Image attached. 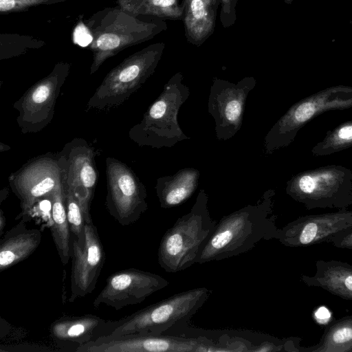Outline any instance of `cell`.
I'll return each mask as SVG.
<instances>
[{
    "label": "cell",
    "instance_id": "obj_28",
    "mask_svg": "<svg viewBox=\"0 0 352 352\" xmlns=\"http://www.w3.org/2000/svg\"><path fill=\"white\" fill-rule=\"evenodd\" d=\"M65 205L67 220L72 236L80 244L85 242V216L84 211L73 192L65 185Z\"/></svg>",
    "mask_w": 352,
    "mask_h": 352
},
{
    "label": "cell",
    "instance_id": "obj_1",
    "mask_svg": "<svg viewBox=\"0 0 352 352\" xmlns=\"http://www.w3.org/2000/svg\"><path fill=\"white\" fill-rule=\"evenodd\" d=\"M275 190L268 189L254 204L223 216L201 248L196 263L230 258L249 252L263 241L276 239Z\"/></svg>",
    "mask_w": 352,
    "mask_h": 352
},
{
    "label": "cell",
    "instance_id": "obj_22",
    "mask_svg": "<svg viewBox=\"0 0 352 352\" xmlns=\"http://www.w3.org/2000/svg\"><path fill=\"white\" fill-rule=\"evenodd\" d=\"M217 0H186L184 24L188 38L200 44L212 32Z\"/></svg>",
    "mask_w": 352,
    "mask_h": 352
},
{
    "label": "cell",
    "instance_id": "obj_29",
    "mask_svg": "<svg viewBox=\"0 0 352 352\" xmlns=\"http://www.w3.org/2000/svg\"><path fill=\"white\" fill-rule=\"evenodd\" d=\"M66 0H0L1 14L24 12L30 8L43 5H52L64 2Z\"/></svg>",
    "mask_w": 352,
    "mask_h": 352
},
{
    "label": "cell",
    "instance_id": "obj_8",
    "mask_svg": "<svg viewBox=\"0 0 352 352\" xmlns=\"http://www.w3.org/2000/svg\"><path fill=\"white\" fill-rule=\"evenodd\" d=\"M352 107V86L337 85L319 91L294 104L264 138V151L271 155L288 146L311 120L332 110Z\"/></svg>",
    "mask_w": 352,
    "mask_h": 352
},
{
    "label": "cell",
    "instance_id": "obj_27",
    "mask_svg": "<svg viewBox=\"0 0 352 352\" xmlns=\"http://www.w3.org/2000/svg\"><path fill=\"white\" fill-rule=\"evenodd\" d=\"M1 60L19 56L28 50L38 49L45 45L41 40L19 34H1Z\"/></svg>",
    "mask_w": 352,
    "mask_h": 352
},
{
    "label": "cell",
    "instance_id": "obj_21",
    "mask_svg": "<svg viewBox=\"0 0 352 352\" xmlns=\"http://www.w3.org/2000/svg\"><path fill=\"white\" fill-rule=\"evenodd\" d=\"M199 171L195 168H184L173 175L160 177L155 189L160 206L171 208L186 202L198 186Z\"/></svg>",
    "mask_w": 352,
    "mask_h": 352
},
{
    "label": "cell",
    "instance_id": "obj_12",
    "mask_svg": "<svg viewBox=\"0 0 352 352\" xmlns=\"http://www.w3.org/2000/svg\"><path fill=\"white\" fill-rule=\"evenodd\" d=\"M213 340L175 335L130 333L102 336L78 346L76 352H206L215 351Z\"/></svg>",
    "mask_w": 352,
    "mask_h": 352
},
{
    "label": "cell",
    "instance_id": "obj_14",
    "mask_svg": "<svg viewBox=\"0 0 352 352\" xmlns=\"http://www.w3.org/2000/svg\"><path fill=\"white\" fill-rule=\"evenodd\" d=\"M169 282L162 276L135 268H129L110 275L106 284L93 302L96 309L102 305L120 310L140 304Z\"/></svg>",
    "mask_w": 352,
    "mask_h": 352
},
{
    "label": "cell",
    "instance_id": "obj_33",
    "mask_svg": "<svg viewBox=\"0 0 352 352\" xmlns=\"http://www.w3.org/2000/svg\"><path fill=\"white\" fill-rule=\"evenodd\" d=\"M144 0H117V5L121 8L132 12Z\"/></svg>",
    "mask_w": 352,
    "mask_h": 352
},
{
    "label": "cell",
    "instance_id": "obj_10",
    "mask_svg": "<svg viewBox=\"0 0 352 352\" xmlns=\"http://www.w3.org/2000/svg\"><path fill=\"white\" fill-rule=\"evenodd\" d=\"M106 208L121 226L136 222L147 210L146 190L134 171L122 162L106 159Z\"/></svg>",
    "mask_w": 352,
    "mask_h": 352
},
{
    "label": "cell",
    "instance_id": "obj_30",
    "mask_svg": "<svg viewBox=\"0 0 352 352\" xmlns=\"http://www.w3.org/2000/svg\"><path fill=\"white\" fill-rule=\"evenodd\" d=\"M92 36L85 22L80 21L73 32V41L81 47H87L92 42Z\"/></svg>",
    "mask_w": 352,
    "mask_h": 352
},
{
    "label": "cell",
    "instance_id": "obj_34",
    "mask_svg": "<svg viewBox=\"0 0 352 352\" xmlns=\"http://www.w3.org/2000/svg\"><path fill=\"white\" fill-rule=\"evenodd\" d=\"M6 226V217L2 210H0V235L2 236Z\"/></svg>",
    "mask_w": 352,
    "mask_h": 352
},
{
    "label": "cell",
    "instance_id": "obj_7",
    "mask_svg": "<svg viewBox=\"0 0 352 352\" xmlns=\"http://www.w3.org/2000/svg\"><path fill=\"white\" fill-rule=\"evenodd\" d=\"M164 43L151 45L112 69L87 102L88 109L109 111L124 102L153 75L161 58Z\"/></svg>",
    "mask_w": 352,
    "mask_h": 352
},
{
    "label": "cell",
    "instance_id": "obj_19",
    "mask_svg": "<svg viewBox=\"0 0 352 352\" xmlns=\"http://www.w3.org/2000/svg\"><path fill=\"white\" fill-rule=\"evenodd\" d=\"M301 281L309 287H320L345 300H352V265L336 261L318 260L316 273L302 275Z\"/></svg>",
    "mask_w": 352,
    "mask_h": 352
},
{
    "label": "cell",
    "instance_id": "obj_9",
    "mask_svg": "<svg viewBox=\"0 0 352 352\" xmlns=\"http://www.w3.org/2000/svg\"><path fill=\"white\" fill-rule=\"evenodd\" d=\"M67 162L60 152L36 157L10 175L12 192L19 199L22 213L29 215L34 205L65 183Z\"/></svg>",
    "mask_w": 352,
    "mask_h": 352
},
{
    "label": "cell",
    "instance_id": "obj_20",
    "mask_svg": "<svg viewBox=\"0 0 352 352\" xmlns=\"http://www.w3.org/2000/svg\"><path fill=\"white\" fill-rule=\"evenodd\" d=\"M41 237V230L27 228L24 219L7 231L0 240V272L28 258L38 248Z\"/></svg>",
    "mask_w": 352,
    "mask_h": 352
},
{
    "label": "cell",
    "instance_id": "obj_25",
    "mask_svg": "<svg viewBox=\"0 0 352 352\" xmlns=\"http://www.w3.org/2000/svg\"><path fill=\"white\" fill-rule=\"evenodd\" d=\"M352 147V120L326 133L324 138L311 149L316 157L327 156Z\"/></svg>",
    "mask_w": 352,
    "mask_h": 352
},
{
    "label": "cell",
    "instance_id": "obj_3",
    "mask_svg": "<svg viewBox=\"0 0 352 352\" xmlns=\"http://www.w3.org/2000/svg\"><path fill=\"white\" fill-rule=\"evenodd\" d=\"M138 16L118 6L98 11L85 21L93 38L88 46L93 54L90 74L108 58L157 34L159 26L155 23L141 20Z\"/></svg>",
    "mask_w": 352,
    "mask_h": 352
},
{
    "label": "cell",
    "instance_id": "obj_2",
    "mask_svg": "<svg viewBox=\"0 0 352 352\" xmlns=\"http://www.w3.org/2000/svg\"><path fill=\"white\" fill-rule=\"evenodd\" d=\"M208 196L199 190L190 210L177 219L163 235L157 251L160 266L166 272L183 271L197 258L218 223L212 219Z\"/></svg>",
    "mask_w": 352,
    "mask_h": 352
},
{
    "label": "cell",
    "instance_id": "obj_32",
    "mask_svg": "<svg viewBox=\"0 0 352 352\" xmlns=\"http://www.w3.org/2000/svg\"><path fill=\"white\" fill-rule=\"evenodd\" d=\"M236 0H221L222 2V9L221 14V19L224 17L221 21L223 23L224 26H229L233 21L234 19V7L236 4Z\"/></svg>",
    "mask_w": 352,
    "mask_h": 352
},
{
    "label": "cell",
    "instance_id": "obj_16",
    "mask_svg": "<svg viewBox=\"0 0 352 352\" xmlns=\"http://www.w3.org/2000/svg\"><path fill=\"white\" fill-rule=\"evenodd\" d=\"M85 242L80 244L72 236V271L69 302L91 294L95 289L105 261V253L97 228L85 222Z\"/></svg>",
    "mask_w": 352,
    "mask_h": 352
},
{
    "label": "cell",
    "instance_id": "obj_24",
    "mask_svg": "<svg viewBox=\"0 0 352 352\" xmlns=\"http://www.w3.org/2000/svg\"><path fill=\"white\" fill-rule=\"evenodd\" d=\"M309 352H351L352 316L338 319L324 330L320 342L309 348H300Z\"/></svg>",
    "mask_w": 352,
    "mask_h": 352
},
{
    "label": "cell",
    "instance_id": "obj_4",
    "mask_svg": "<svg viewBox=\"0 0 352 352\" xmlns=\"http://www.w3.org/2000/svg\"><path fill=\"white\" fill-rule=\"evenodd\" d=\"M212 291L197 287L174 294L118 320H112L109 336L130 333L173 335L201 309Z\"/></svg>",
    "mask_w": 352,
    "mask_h": 352
},
{
    "label": "cell",
    "instance_id": "obj_23",
    "mask_svg": "<svg viewBox=\"0 0 352 352\" xmlns=\"http://www.w3.org/2000/svg\"><path fill=\"white\" fill-rule=\"evenodd\" d=\"M49 199L52 206L51 234L62 263L67 265L72 255V234L65 205V183Z\"/></svg>",
    "mask_w": 352,
    "mask_h": 352
},
{
    "label": "cell",
    "instance_id": "obj_17",
    "mask_svg": "<svg viewBox=\"0 0 352 352\" xmlns=\"http://www.w3.org/2000/svg\"><path fill=\"white\" fill-rule=\"evenodd\" d=\"M66 157L65 185L79 201L85 222L92 221L90 206L98 179L95 151L81 139H76L61 151Z\"/></svg>",
    "mask_w": 352,
    "mask_h": 352
},
{
    "label": "cell",
    "instance_id": "obj_15",
    "mask_svg": "<svg viewBox=\"0 0 352 352\" xmlns=\"http://www.w3.org/2000/svg\"><path fill=\"white\" fill-rule=\"evenodd\" d=\"M351 228L352 211L339 210L300 217L278 228L276 239L287 247H306L329 243L338 234Z\"/></svg>",
    "mask_w": 352,
    "mask_h": 352
},
{
    "label": "cell",
    "instance_id": "obj_5",
    "mask_svg": "<svg viewBox=\"0 0 352 352\" xmlns=\"http://www.w3.org/2000/svg\"><path fill=\"white\" fill-rule=\"evenodd\" d=\"M190 94V88L183 83V75L175 74L164 85L141 121L130 129V138L140 146L155 148L173 147L190 140L178 122L179 109Z\"/></svg>",
    "mask_w": 352,
    "mask_h": 352
},
{
    "label": "cell",
    "instance_id": "obj_31",
    "mask_svg": "<svg viewBox=\"0 0 352 352\" xmlns=\"http://www.w3.org/2000/svg\"><path fill=\"white\" fill-rule=\"evenodd\" d=\"M329 243L336 248L352 250V228L338 234Z\"/></svg>",
    "mask_w": 352,
    "mask_h": 352
},
{
    "label": "cell",
    "instance_id": "obj_13",
    "mask_svg": "<svg viewBox=\"0 0 352 352\" xmlns=\"http://www.w3.org/2000/svg\"><path fill=\"white\" fill-rule=\"evenodd\" d=\"M256 85L253 77H245L237 83L213 79L208 111L214 120L217 140H228L241 129L247 98Z\"/></svg>",
    "mask_w": 352,
    "mask_h": 352
},
{
    "label": "cell",
    "instance_id": "obj_6",
    "mask_svg": "<svg viewBox=\"0 0 352 352\" xmlns=\"http://www.w3.org/2000/svg\"><path fill=\"white\" fill-rule=\"evenodd\" d=\"M285 191L307 210H347L352 205V170L340 165L305 170L287 182Z\"/></svg>",
    "mask_w": 352,
    "mask_h": 352
},
{
    "label": "cell",
    "instance_id": "obj_26",
    "mask_svg": "<svg viewBox=\"0 0 352 352\" xmlns=\"http://www.w3.org/2000/svg\"><path fill=\"white\" fill-rule=\"evenodd\" d=\"M179 6L178 0H144L131 13L179 19L184 15V7Z\"/></svg>",
    "mask_w": 352,
    "mask_h": 352
},
{
    "label": "cell",
    "instance_id": "obj_18",
    "mask_svg": "<svg viewBox=\"0 0 352 352\" xmlns=\"http://www.w3.org/2000/svg\"><path fill=\"white\" fill-rule=\"evenodd\" d=\"M111 321L92 314L65 316L51 324L50 333L56 342L72 344L76 350L82 344L109 336Z\"/></svg>",
    "mask_w": 352,
    "mask_h": 352
},
{
    "label": "cell",
    "instance_id": "obj_11",
    "mask_svg": "<svg viewBox=\"0 0 352 352\" xmlns=\"http://www.w3.org/2000/svg\"><path fill=\"white\" fill-rule=\"evenodd\" d=\"M71 65L59 62L45 77L36 82L14 103L16 122L23 133L42 131L52 120L56 100L69 73Z\"/></svg>",
    "mask_w": 352,
    "mask_h": 352
}]
</instances>
